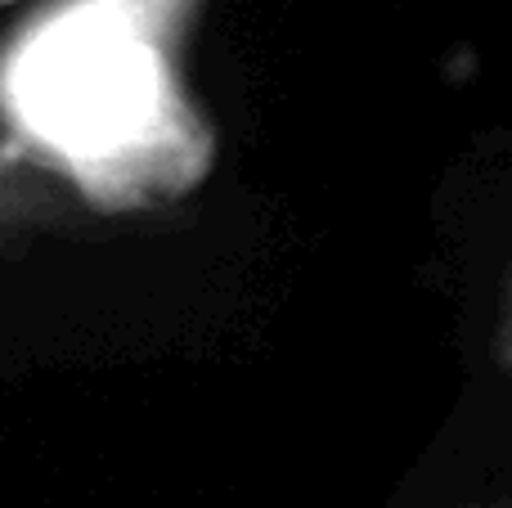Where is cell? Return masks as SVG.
<instances>
[{
	"label": "cell",
	"instance_id": "cell-1",
	"mask_svg": "<svg viewBox=\"0 0 512 508\" xmlns=\"http://www.w3.org/2000/svg\"><path fill=\"white\" fill-rule=\"evenodd\" d=\"M180 5L63 0L27 23L0 54L9 158L63 176L99 212L194 189L216 158V135L180 86Z\"/></svg>",
	"mask_w": 512,
	"mask_h": 508
},
{
	"label": "cell",
	"instance_id": "cell-2",
	"mask_svg": "<svg viewBox=\"0 0 512 508\" xmlns=\"http://www.w3.org/2000/svg\"><path fill=\"white\" fill-rule=\"evenodd\" d=\"M32 198H27V176L9 153H0V230L14 221H23Z\"/></svg>",
	"mask_w": 512,
	"mask_h": 508
},
{
	"label": "cell",
	"instance_id": "cell-3",
	"mask_svg": "<svg viewBox=\"0 0 512 508\" xmlns=\"http://www.w3.org/2000/svg\"><path fill=\"white\" fill-rule=\"evenodd\" d=\"M495 360L504 374H512V270L504 279V302H499V324H495Z\"/></svg>",
	"mask_w": 512,
	"mask_h": 508
},
{
	"label": "cell",
	"instance_id": "cell-4",
	"mask_svg": "<svg viewBox=\"0 0 512 508\" xmlns=\"http://www.w3.org/2000/svg\"><path fill=\"white\" fill-rule=\"evenodd\" d=\"M468 508H512V495L508 500H490V504H468Z\"/></svg>",
	"mask_w": 512,
	"mask_h": 508
}]
</instances>
